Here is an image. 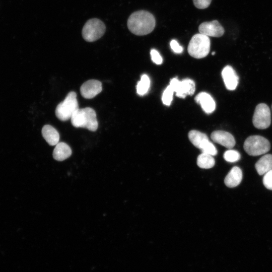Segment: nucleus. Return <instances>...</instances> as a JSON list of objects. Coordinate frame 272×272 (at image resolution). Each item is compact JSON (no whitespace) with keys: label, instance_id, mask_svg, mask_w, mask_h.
<instances>
[{"label":"nucleus","instance_id":"nucleus-30","mask_svg":"<svg viewBox=\"0 0 272 272\" xmlns=\"http://www.w3.org/2000/svg\"><path fill=\"white\" fill-rule=\"evenodd\" d=\"M271 108H272V106H271Z\"/></svg>","mask_w":272,"mask_h":272},{"label":"nucleus","instance_id":"nucleus-18","mask_svg":"<svg viewBox=\"0 0 272 272\" xmlns=\"http://www.w3.org/2000/svg\"><path fill=\"white\" fill-rule=\"evenodd\" d=\"M255 167L260 175L272 169V155L266 154L261 157L255 163Z\"/></svg>","mask_w":272,"mask_h":272},{"label":"nucleus","instance_id":"nucleus-8","mask_svg":"<svg viewBox=\"0 0 272 272\" xmlns=\"http://www.w3.org/2000/svg\"><path fill=\"white\" fill-rule=\"evenodd\" d=\"M199 33L207 36L220 37L224 33L223 26L217 20L202 23L198 27Z\"/></svg>","mask_w":272,"mask_h":272},{"label":"nucleus","instance_id":"nucleus-5","mask_svg":"<svg viewBox=\"0 0 272 272\" xmlns=\"http://www.w3.org/2000/svg\"><path fill=\"white\" fill-rule=\"evenodd\" d=\"M106 27L100 20L93 18L87 21L83 27L82 34L87 42H94L100 38L104 34Z\"/></svg>","mask_w":272,"mask_h":272},{"label":"nucleus","instance_id":"nucleus-11","mask_svg":"<svg viewBox=\"0 0 272 272\" xmlns=\"http://www.w3.org/2000/svg\"><path fill=\"white\" fill-rule=\"evenodd\" d=\"M222 77L227 89L234 90L239 83V77L230 65L226 66L222 71Z\"/></svg>","mask_w":272,"mask_h":272},{"label":"nucleus","instance_id":"nucleus-19","mask_svg":"<svg viewBox=\"0 0 272 272\" xmlns=\"http://www.w3.org/2000/svg\"><path fill=\"white\" fill-rule=\"evenodd\" d=\"M215 164V160L213 156L202 153L197 158V165L202 169H210L212 168Z\"/></svg>","mask_w":272,"mask_h":272},{"label":"nucleus","instance_id":"nucleus-20","mask_svg":"<svg viewBox=\"0 0 272 272\" xmlns=\"http://www.w3.org/2000/svg\"><path fill=\"white\" fill-rule=\"evenodd\" d=\"M150 87V80L149 77L146 74L142 75L137 85V93L140 96L145 95L148 92Z\"/></svg>","mask_w":272,"mask_h":272},{"label":"nucleus","instance_id":"nucleus-22","mask_svg":"<svg viewBox=\"0 0 272 272\" xmlns=\"http://www.w3.org/2000/svg\"><path fill=\"white\" fill-rule=\"evenodd\" d=\"M174 92L173 89L170 85L166 87L162 97V102L164 105L166 106L170 105L172 101Z\"/></svg>","mask_w":272,"mask_h":272},{"label":"nucleus","instance_id":"nucleus-17","mask_svg":"<svg viewBox=\"0 0 272 272\" xmlns=\"http://www.w3.org/2000/svg\"><path fill=\"white\" fill-rule=\"evenodd\" d=\"M72 155V150L65 143L60 142L55 145L53 151V158L59 161H63Z\"/></svg>","mask_w":272,"mask_h":272},{"label":"nucleus","instance_id":"nucleus-21","mask_svg":"<svg viewBox=\"0 0 272 272\" xmlns=\"http://www.w3.org/2000/svg\"><path fill=\"white\" fill-rule=\"evenodd\" d=\"M83 108L78 109L72 115L71 121L75 127H83Z\"/></svg>","mask_w":272,"mask_h":272},{"label":"nucleus","instance_id":"nucleus-12","mask_svg":"<svg viewBox=\"0 0 272 272\" xmlns=\"http://www.w3.org/2000/svg\"><path fill=\"white\" fill-rule=\"evenodd\" d=\"M83 128L92 131H95L97 129L98 123L96 112L93 109L90 107L83 108Z\"/></svg>","mask_w":272,"mask_h":272},{"label":"nucleus","instance_id":"nucleus-10","mask_svg":"<svg viewBox=\"0 0 272 272\" xmlns=\"http://www.w3.org/2000/svg\"><path fill=\"white\" fill-rule=\"evenodd\" d=\"M211 137L212 140L228 149H232L235 145L234 137L229 132L223 130L213 131Z\"/></svg>","mask_w":272,"mask_h":272},{"label":"nucleus","instance_id":"nucleus-29","mask_svg":"<svg viewBox=\"0 0 272 272\" xmlns=\"http://www.w3.org/2000/svg\"><path fill=\"white\" fill-rule=\"evenodd\" d=\"M212 55H214V54H215V52H213L212 53Z\"/></svg>","mask_w":272,"mask_h":272},{"label":"nucleus","instance_id":"nucleus-28","mask_svg":"<svg viewBox=\"0 0 272 272\" xmlns=\"http://www.w3.org/2000/svg\"><path fill=\"white\" fill-rule=\"evenodd\" d=\"M170 45L171 49L175 53H181L183 51V47L179 45L176 40H172L170 41Z\"/></svg>","mask_w":272,"mask_h":272},{"label":"nucleus","instance_id":"nucleus-9","mask_svg":"<svg viewBox=\"0 0 272 272\" xmlns=\"http://www.w3.org/2000/svg\"><path fill=\"white\" fill-rule=\"evenodd\" d=\"M102 90V83L96 80H90L84 83L80 88L81 95L86 99H92Z\"/></svg>","mask_w":272,"mask_h":272},{"label":"nucleus","instance_id":"nucleus-6","mask_svg":"<svg viewBox=\"0 0 272 272\" xmlns=\"http://www.w3.org/2000/svg\"><path fill=\"white\" fill-rule=\"evenodd\" d=\"M252 122L258 129H266L269 126L271 122L270 111L266 104L260 103L256 106Z\"/></svg>","mask_w":272,"mask_h":272},{"label":"nucleus","instance_id":"nucleus-15","mask_svg":"<svg viewBox=\"0 0 272 272\" xmlns=\"http://www.w3.org/2000/svg\"><path fill=\"white\" fill-rule=\"evenodd\" d=\"M190 142L197 148L201 150L209 142L206 134L196 130H192L188 133Z\"/></svg>","mask_w":272,"mask_h":272},{"label":"nucleus","instance_id":"nucleus-3","mask_svg":"<svg viewBox=\"0 0 272 272\" xmlns=\"http://www.w3.org/2000/svg\"><path fill=\"white\" fill-rule=\"evenodd\" d=\"M79 108L77 94L72 91L57 105L55 111V115L60 120L66 121L71 119L74 113Z\"/></svg>","mask_w":272,"mask_h":272},{"label":"nucleus","instance_id":"nucleus-24","mask_svg":"<svg viewBox=\"0 0 272 272\" xmlns=\"http://www.w3.org/2000/svg\"><path fill=\"white\" fill-rule=\"evenodd\" d=\"M263 183L267 189L272 190V169L264 175Z\"/></svg>","mask_w":272,"mask_h":272},{"label":"nucleus","instance_id":"nucleus-2","mask_svg":"<svg viewBox=\"0 0 272 272\" xmlns=\"http://www.w3.org/2000/svg\"><path fill=\"white\" fill-rule=\"evenodd\" d=\"M210 46L211 41L209 36L198 33L194 35L190 39L187 50L191 56L202 58L209 54Z\"/></svg>","mask_w":272,"mask_h":272},{"label":"nucleus","instance_id":"nucleus-23","mask_svg":"<svg viewBox=\"0 0 272 272\" xmlns=\"http://www.w3.org/2000/svg\"><path fill=\"white\" fill-rule=\"evenodd\" d=\"M224 158L227 162H235L240 160V154L238 151L230 149L224 153Z\"/></svg>","mask_w":272,"mask_h":272},{"label":"nucleus","instance_id":"nucleus-14","mask_svg":"<svg viewBox=\"0 0 272 272\" xmlns=\"http://www.w3.org/2000/svg\"><path fill=\"white\" fill-rule=\"evenodd\" d=\"M242 179V172L241 169L237 167H233L226 175L224 182L225 185L230 188L238 185Z\"/></svg>","mask_w":272,"mask_h":272},{"label":"nucleus","instance_id":"nucleus-13","mask_svg":"<svg viewBox=\"0 0 272 272\" xmlns=\"http://www.w3.org/2000/svg\"><path fill=\"white\" fill-rule=\"evenodd\" d=\"M194 99L206 113H211L215 110L216 103L209 94L203 92H200L195 96Z\"/></svg>","mask_w":272,"mask_h":272},{"label":"nucleus","instance_id":"nucleus-25","mask_svg":"<svg viewBox=\"0 0 272 272\" xmlns=\"http://www.w3.org/2000/svg\"><path fill=\"white\" fill-rule=\"evenodd\" d=\"M202 153H206L212 156L217 154V150L212 143L210 141L201 150Z\"/></svg>","mask_w":272,"mask_h":272},{"label":"nucleus","instance_id":"nucleus-16","mask_svg":"<svg viewBox=\"0 0 272 272\" xmlns=\"http://www.w3.org/2000/svg\"><path fill=\"white\" fill-rule=\"evenodd\" d=\"M42 135L50 146H54L59 143V134L57 130L50 125H45L42 129Z\"/></svg>","mask_w":272,"mask_h":272},{"label":"nucleus","instance_id":"nucleus-7","mask_svg":"<svg viewBox=\"0 0 272 272\" xmlns=\"http://www.w3.org/2000/svg\"><path fill=\"white\" fill-rule=\"evenodd\" d=\"M169 85L176 93V95L181 98H185L186 95H193L195 90V83L190 79L180 81L174 78L171 80Z\"/></svg>","mask_w":272,"mask_h":272},{"label":"nucleus","instance_id":"nucleus-4","mask_svg":"<svg viewBox=\"0 0 272 272\" xmlns=\"http://www.w3.org/2000/svg\"><path fill=\"white\" fill-rule=\"evenodd\" d=\"M243 148L248 155L256 156L268 152L270 144L266 139L262 136L251 135L246 139Z\"/></svg>","mask_w":272,"mask_h":272},{"label":"nucleus","instance_id":"nucleus-26","mask_svg":"<svg viewBox=\"0 0 272 272\" xmlns=\"http://www.w3.org/2000/svg\"><path fill=\"white\" fill-rule=\"evenodd\" d=\"M151 57L153 62L157 64H161L163 62V58L159 52L155 49H152L150 52Z\"/></svg>","mask_w":272,"mask_h":272},{"label":"nucleus","instance_id":"nucleus-1","mask_svg":"<svg viewBox=\"0 0 272 272\" xmlns=\"http://www.w3.org/2000/svg\"><path fill=\"white\" fill-rule=\"evenodd\" d=\"M127 25L129 30L132 33L142 36L152 32L155 27L156 21L151 13L147 11L141 10L130 15Z\"/></svg>","mask_w":272,"mask_h":272},{"label":"nucleus","instance_id":"nucleus-27","mask_svg":"<svg viewBox=\"0 0 272 272\" xmlns=\"http://www.w3.org/2000/svg\"><path fill=\"white\" fill-rule=\"evenodd\" d=\"M212 0H193L194 5L199 9L207 8L210 5Z\"/></svg>","mask_w":272,"mask_h":272}]
</instances>
